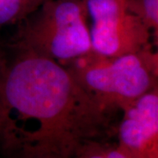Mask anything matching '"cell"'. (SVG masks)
Instances as JSON below:
<instances>
[{
	"instance_id": "cell-1",
	"label": "cell",
	"mask_w": 158,
	"mask_h": 158,
	"mask_svg": "<svg viewBox=\"0 0 158 158\" xmlns=\"http://www.w3.org/2000/svg\"><path fill=\"white\" fill-rule=\"evenodd\" d=\"M109 113L63 64L24 52L0 64V146L8 154L75 156L109 133Z\"/></svg>"
},
{
	"instance_id": "cell-2",
	"label": "cell",
	"mask_w": 158,
	"mask_h": 158,
	"mask_svg": "<svg viewBox=\"0 0 158 158\" xmlns=\"http://www.w3.org/2000/svg\"><path fill=\"white\" fill-rule=\"evenodd\" d=\"M64 66L109 112L121 110L157 86L158 56L150 47L115 57L90 52Z\"/></svg>"
},
{
	"instance_id": "cell-3",
	"label": "cell",
	"mask_w": 158,
	"mask_h": 158,
	"mask_svg": "<svg viewBox=\"0 0 158 158\" xmlns=\"http://www.w3.org/2000/svg\"><path fill=\"white\" fill-rule=\"evenodd\" d=\"M21 52L67 64L91 50L85 0H48L23 20Z\"/></svg>"
},
{
	"instance_id": "cell-4",
	"label": "cell",
	"mask_w": 158,
	"mask_h": 158,
	"mask_svg": "<svg viewBox=\"0 0 158 158\" xmlns=\"http://www.w3.org/2000/svg\"><path fill=\"white\" fill-rule=\"evenodd\" d=\"M90 18L91 50L97 55L115 57L143 50L152 33L129 10L127 0H85Z\"/></svg>"
},
{
	"instance_id": "cell-5",
	"label": "cell",
	"mask_w": 158,
	"mask_h": 158,
	"mask_svg": "<svg viewBox=\"0 0 158 158\" xmlns=\"http://www.w3.org/2000/svg\"><path fill=\"white\" fill-rule=\"evenodd\" d=\"M118 145L133 158H158L157 86L121 109Z\"/></svg>"
},
{
	"instance_id": "cell-6",
	"label": "cell",
	"mask_w": 158,
	"mask_h": 158,
	"mask_svg": "<svg viewBox=\"0 0 158 158\" xmlns=\"http://www.w3.org/2000/svg\"><path fill=\"white\" fill-rule=\"evenodd\" d=\"M48 0H0V26L20 22Z\"/></svg>"
},
{
	"instance_id": "cell-7",
	"label": "cell",
	"mask_w": 158,
	"mask_h": 158,
	"mask_svg": "<svg viewBox=\"0 0 158 158\" xmlns=\"http://www.w3.org/2000/svg\"><path fill=\"white\" fill-rule=\"evenodd\" d=\"M75 158H133L118 143L90 141L80 148Z\"/></svg>"
},
{
	"instance_id": "cell-8",
	"label": "cell",
	"mask_w": 158,
	"mask_h": 158,
	"mask_svg": "<svg viewBox=\"0 0 158 158\" xmlns=\"http://www.w3.org/2000/svg\"><path fill=\"white\" fill-rule=\"evenodd\" d=\"M127 5L141 19L149 31L156 34L158 32V0H127Z\"/></svg>"
},
{
	"instance_id": "cell-9",
	"label": "cell",
	"mask_w": 158,
	"mask_h": 158,
	"mask_svg": "<svg viewBox=\"0 0 158 158\" xmlns=\"http://www.w3.org/2000/svg\"><path fill=\"white\" fill-rule=\"evenodd\" d=\"M44 158H75L74 156L72 157H65V156H48V157H44Z\"/></svg>"
}]
</instances>
